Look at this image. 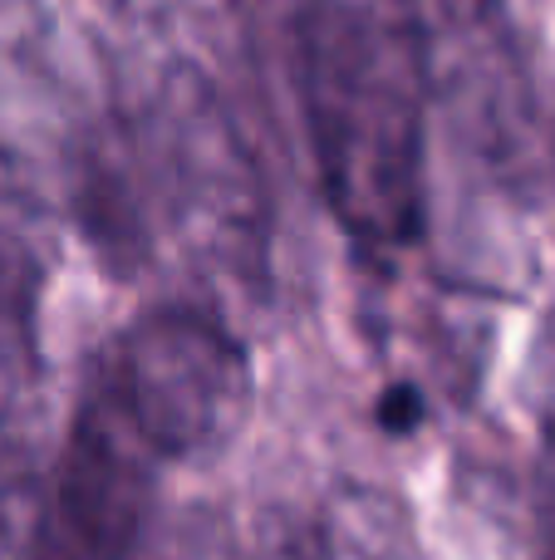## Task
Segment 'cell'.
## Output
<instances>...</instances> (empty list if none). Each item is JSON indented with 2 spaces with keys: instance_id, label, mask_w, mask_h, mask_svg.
<instances>
[{
  "instance_id": "1",
  "label": "cell",
  "mask_w": 555,
  "mask_h": 560,
  "mask_svg": "<svg viewBox=\"0 0 555 560\" xmlns=\"http://www.w3.org/2000/svg\"><path fill=\"white\" fill-rule=\"evenodd\" d=\"M295 89L334 222L403 252L428 232V84L403 5L300 0Z\"/></svg>"
},
{
  "instance_id": "2",
  "label": "cell",
  "mask_w": 555,
  "mask_h": 560,
  "mask_svg": "<svg viewBox=\"0 0 555 560\" xmlns=\"http://www.w3.org/2000/svg\"><path fill=\"white\" fill-rule=\"evenodd\" d=\"M128 138L153 222L163 217V232L197 261L261 285L271 276V192L212 79L192 59L163 65Z\"/></svg>"
},
{
  "instance_id": "3",
  "label": "cell",
  "mask_w": 555,
  "mask_h": 560,
  "mask_svg": "<svg viewBox=\"0 0 555 560\" xmlns=\"http://www.w3.org/2000/svg\"><path fill=\"white\" fill-rule=\"evenodd\" d=\"M94 384L157 463H192L241 428L251 408V359L222 319L192 305H163L114 339Z\"/></svg>"
},
{
  "instance_id": "4",
  "label": "cell",
  "mask_w": 555,
  "mask_h": 560,
  "mask_svg": "<svg viewBox=\"0 0 555 560\" xmlns=\"http://www.w3.org/2000/svg\"><path fill=\"white\" fill-rule=\"evenodd\" d=\"M94 114L69 89L45 0H0V202L64 212Z\"/></svg>"
},
{
  "instance_id": "5",
  "label": "cell",
  "mask_w": 555,
  "mask_h": 560,
  "mask_svg": "<svg viewBox=\"0 0 555 560\" xmlns=\"http://www.w3.org/2000/svg\"><path fill=\"white\" fill-rule=\"evenodd\" d=\"M157 457L118 418L104 388H88L45 477L39 560H138L153 516Z\"/></svg>"
},
{
  "instance_id": "6",
  "label": "cell",
  "mask_w": 555,
  "mask_h": 560,
  "mask_svg": "<svg viewBox=\"0 0 555 560\" xmlns=\"http://www.w3.org/2000/svg\"><path fill=\"white\" fill-rule=\"evenodd\" d=\"M403 15L418 45L428 98H442L487 158H521L527 84L492 0H418L403 5Z\"/></svg>"
},
{
  "instance_id": "7",
  "label": "cell",
  "mask_w": 555,
  "mask_h": 560,
  "mask_svg": "<svg viewBox=\"0 0 555 560\" xmlns=\"http://www.w3.org/2000/svg\"><path fill=\"white\" fill-rule=\"evenodd\" d=\"M39 359L35 310L25 315H0V467L15 463L29 443V428L39 418Z\"/></svg>"
},
{
  "instance_id": "8",
  "label": "cell",
  "mask_w": 555,
  "mask_h": 560,
  "mask_svg": "<svg viewBox=\"0 0 555 560\" xmlns=\"http://www.w3.org/2000/svg\"><path fill=\"white\" fill-rule=\"evenodd\" d=\"M45 536V482L0 477V560H39Z\"/></svg>"
},
{
  "instance_id": "9",
  "label": "cell",
  "mask_w": 555,
  "mask_h": 560,
  "mask_svg": "<svg viewBox=\"0 0 555 560\" xmlns=\"http://www.w3.org/2000/svg\"><path fill=\"white\" fill-rule=\"evenodd\" d=\"M531 512H536V546L541 560H555V423L541 438L536 477H531Z\"/></svg>"
},
{
  "instance_id": "10",
  "label": "cell",
  "mask_w": 555,
  "mask_h": 560,
  "mask_svg": "<svg viewBox=\"0 0 555 560\" xmlns=\"http://www.w3.org/2000/svg\"><path fill=\"white\" fill-rule=\"evenodd\" d=\"M35 285H39L35 261L0 236V315H25V310H35Z\"/></svg>"
},
{
  "instance_id": "11",
  "label": "cell",
  "mask_w": 555,
  "mask_h": 560,
  "mask_svg": "<svg viewBox=\"0 0 555 560\" xmlns=\"http://www.w3.org/2000/svg\"><path fill=\"white\" fill-rule=\"evenodd\" d=\"M94 5L104 10L108 20H118V25H128V30H143V35L163 30L167 20L177 15V0H94Z\"/></svg>"
}]
</instances>
